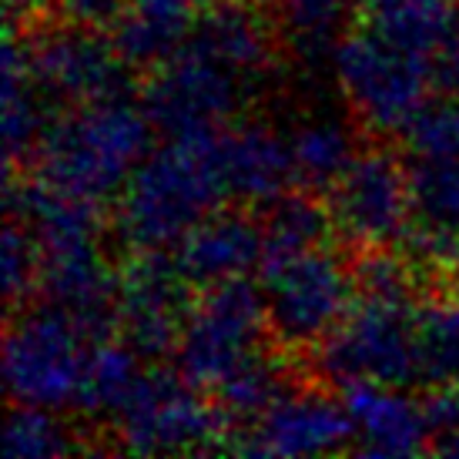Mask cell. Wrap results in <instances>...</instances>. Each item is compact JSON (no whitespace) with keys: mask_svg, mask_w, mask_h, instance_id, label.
I'll return each instance as SVG.
<instances>
[{"mask_svg":"<svg viewBox=\"0 0 459 459\" xmlns=\"http://www.w3.org/2000/svg\"><path fill=\"white\" fill-rule=\"evenodd\" d=\"M152 117L128 98L61 108L48 121L21 175L84 202H111L125 192L134 168L148 158Z\"/></svg>","mask_w":459,"mask_h":459,"instance_id":"1","label":"cell"},{"mask_svg":"<svg viewBox=\"0 0 459 459\" xmlns=\"http://www.w3.org/2000/svg\"><path fill=\"white\" fill-rule=\"evenodd\" d=\"M215 134L218 131L168 134L165 144L152 148L134 168L111 215V229L128 252L171 248L198 221L229 204Z\"/></svg>","mask_w":459,"mask_h":459,"instance_id":"2","label":"cell"},{"mask_svg":"<svg viewBox=\"0 0 459 459\" xmlns=\"http://www.w3.org/2000/svg\"><path fill=\"white\" fill-rule=\"evenodd\" d=\"M332 71L359 128L383 138H403L436 91L426 54L406 51L362 24L342 34Z\"/></svg>","mask_w":459,"mask_h":459,"instance_id":"3","label":"cell"},{"mask_svg":"<svg viewBox=\"0 0 459 459\" xmlns=\"http://www.w3.org/2000/svg\"><path fill=\"white\" fill-rule=\"evenodd\" d=\"M409 302L359 295L342 325L308 352V376L325 385L366 379L383 385H420V322Z\"/></svg>","mask_w":459,"mask_h":459,"instance_id":"4","label":"cell"},{"mask_svg":"<svg viewBox=\"0 0 459 459\" xmlns=\"http://www.w3.org/2000/svg\"><path fill=\"white\" fill-rule=\"evenodd\" d=\"M13 27L24 40L34 84L57 111L77 108V104L128 98L134 91V71L121 61L108 27L88 24L67 13Z\"/></svg>","mask_w":459,"mask_h":459,"instance_id":"5","label":"cell"},{"mask_svg":"<svg viewBox=\"0 0 459 459\" xmlns=\"http://www.w3.org/2000/svg\"><path fill=\"white\" fill-rule=\"evenodd\" d=\"M268 342L262 279L235 275L195 292L175 349V369L192 385L212 393L235 366Z\"/></svg>","mask_w":459,"mask_h":459,"instance_id":"6","label":"cell"},{"mask_svg":"<svg viewBox=\"0 0 459 459\" xmlns=\"http://www.w3.org/2000/svg\"><path fill=\"white\" fill-rule=\"evenodd\" d=\"M91 342L65 308L34 299L7 316L4 383L11 403L44 409L77 406Z\"/></svg>","mask_w":459,"mask_h":459,"instance_id":"7","label":"cell"},{"mask_svg":"<svg viewBox=\"0 0 459 459\" xmlns=\"http://www.w3.org/2000/svg\"><path fill=\"white\" fill-rule=\"evenodd\" d=\"M262 289L268 306V339L289 356H308L325 342L359 299L352 262L332 245L262 275Z\"/></svg>","mask_w":459,"mask_h":459,"instance_id":"8","label":"cell"},{"mask_svg":"<svg viewBox=\"0 0 459 459\" xmlns=\"http://www.w3.org/2000/svg\"><path fill=\"white\" fill-rule=\"evenodd\" d=\"M325 202L339 238L352 248H403L416 225L406 154L389 144H362Z\"/></svg>","mask_w":459,"mask_h":459,"instance_id":"9","label":"cell"},{"mask_svg":"<svg viewBox=\"0 0 459 459\" xmlns=\"http://www.w3.org/2000/svg\"><path fill=\"white\" fill-rule=\"evenodd\" d=\"M252 91L255 84L185 40L165 65L144 74L141 108L165 138L195 134L231 125Z\"/></svg>","mask_w":459,"mask_h":459,"instance_id":"10","label":"cell"},{"mask_svg":"<svg viewBox=\"0 0 459 459\" xmlns=\"http://www.w3.org/2000/svg\"><path fill=\"white\" fill-rule=\"evenodd\" d=\"M231 433L212 393L192 385L178 369L152 362L148 383L134 406L115 426L117 449L125 453H202L221 449Z\"/></svg>","mask_w":459,"mask_h":459,"instance_id":"11","label":"cell"},{"mask_svg":"<svg viewBox=\"0 0 459 459\" xmlns=\"http://www.w3.org/2000/svg\"><path fill=\"white\" fill-rule=\"evenodd\" d=\"M195 292L198 289L185 279L175 252H128L125 265L117 268V335L148 362L175 356Z\"/></svg>","mask_w":459,"mask_h":459,"instance_id":"12","label":"cell"},{"mask_svg":"<svg viewBox=\"0 0 459 459\" xmlns=\"http://www.w3.org/2000/svg\"><path fill=\"white\" fill-rule=\"evenodd\" d=\"M356 446V422L342 395L332 399L322 383H306L279 399L255 422L231 429L225 449L242 456H322Z\"/></svg>","mask_w":459,"mask_h":459,"instance_id":"13","label":"cell"},{"mask_svg":"<svg viewBox=\"0 0 459 459\" xmlns=\"http://www.w3.org/2000/svg\"><path fill=\"white\" fill-rule=\"evenodd\" d=\"M188 44L231 67L255 88L285 48L275 11L268 13L265 0H208L195 13Z\"/></svg>","mask_w":459,"mask_h":459,"instance_id":"14","label":"cell"},{"mask_svg":"<svg viewBox=\"0 0 459 459\" xmlns=\"http://www.w3.org/2000/svg\"><path fill=\"white\" fill-rule=\"evenodd\" d=\"M215 152L229 202L268 208L299 188L292 144H285L265 121H231L218 128Z\"/></svg>","mask_w":459,"mask_h":459,"instance_id":"15","label":"cell"},{"mask_svg":"<svg viewBox=\"0 0 459 459\" xmlns=\"http://www.w3.org/2000/svg\"><path fill=\"white\" fill-rule=\"evenodd\" d=\"M175 258L195 289L248 275L262 262V208L221 204L175 245Z\"/></svg>","mask_w":459,"mask_h":459,"instance_id":"16","label":"cell"},{"mask_svg":"<svg viewBox=\"0 0 459 459\" xmlns=\"http://www.w3.org/2000/svg\"><path fill=\"white\" fill-rule=\"evenodd\" d=\"M349 416L356 422V446L352 453L366 456H412L433 449V426L426 420L422 399L403 395V389L383 383L339 385Z\"/></svg>","mask_w":459,"mask_h":459,"instance_id":"17","label":"cell"},{"mask_svg":"<svg viewBox=\"0 0 459 459\" xmlns=\"http://www.w3.org/2000/svg\"><path fill=\"white\" fill-rule=\"evenodd\" d=\"M339 229L325 195L295 188L281 195L279 202L262 208V262H258V279L281 268L285 262L335 245Z\"/></svg>","mask_w":459,"mask_h":459,"instance_id":"18","label":"cell"},{"mask_svg":"<svg viewBox=\"0 0 459 459\" xmlns=\"http://www.w3.org/2000/svg\"><path fill=\"white\" fill-rule=\"evenodd\" d=\"M51 101L40 94L30 77L24 54V40L17 27H7L4 38V158L7 175H21L30 152L38 148L40 134L48 128Z\"/></svg>","mask_w":459,"mask_h":459,"instance_id":"19","label":"cell"},{"mask_svg":"<svg viewBox=\"0 0 459 459\" xmlns=\"http://www.w3.org/2000/svg\"><path fill=\"white\" fill-rule=\"evenodd\" d=\"M306 383L312 379L295 376V362L289 352H281L279 345H272V349L262 345L212 389V399L225 412L231 429H242Z\"/></svg>","mask_w":459,"mask_h":459,"instance_id":"20","label":"cell"},{"mask_svg":"<svg viewBox=\"0 0 459 459\" xmlns=\"http://www.w3.org/2000/svg\"><path fill=\"white\" fill-rule=\"evenodd\" d=\"M148 372H152V362L138 356L121 335L94 342L88 352L81 393H77V409L117 426L148 383Z\"/></svg>","mask_w":459,"mask_h":459,"instance_id":"21","label":"cell"},{"mask_svg":"<svg viewBox=\"0 0 459 459\" xmlns=\"http://www.w3.org/2000/svg\"><path fill=\"white\" fill-rule=\"evenodd\" d=\"M352 11L362 27L426 57L459 24V0H352Z\"/></svg>","mask_w":459,"mask_h":459,"instance_id":"22","label":"cell"},{"mask_svg":"<svg viewBox=\"0 0 459 459\" xmlns=\"http://www.w3.org/2000/svg\"><path fill=\"white\" fill-rule=\"evenodd\" d=\"M362 131V128H359ZM359 131L342 117H308L292 131V161L299 188L329 195V188L345 175V168L362 152Z\"/></svg>","mask_w":459,"mask_h":459,"instance_id":"23","label":"cell"},{"mask_svg":"<svg viewBox=\"0 0 459 459\" xmlns=\"http://www.w3.org/2000/svg\"><path fill=\"white\" fill-rule=\"evenodd\" d=\"M349 11L352 0H275L285 51H292L295 61L312 71H319L325 61L332 65L349 24Z\"/></svg>","mask_w":459,"mask_h":459,"instance_id":"24","label":"cell"},{"mask_svg":"<svg viewBox=\"0 0 459 459\" xmlns=\"http://www.w3.org/2000/svg\"><path fill=\"white\" fill-rule=\"evenodd\" d=\"M416 225L459 235V148L443 154H406Z\"/></svg>","mask_w":459,"mask_h":459,"instance_id":"25","label":"cell"},{"mask_svg":"<svg viewBox=\"0 0 459 459\" xmlns=\"http://www.w3.org/2000/svg\"><path fill=\"white\" fill-rule=\"evenodd\" d=\"M84 443L74 426L57 416V409L21 406L13 403L4 426V456L7 459H54L81 453Z\"/></svg>","mask_w":459,"mask_h":459,"instance_id":"26","label":"cell"},{"mask_svg":"<svg viewBox=\"0 0 459 459\" xmlns=\"http://www.w3.org/2000/svg\"><path fill=\"white\" fill-rule=\"evenodd\" d=\"M38 275L40 255L34 235L17 215H7V225H4V302H7V316L38 299Z\"/></svg>","mask_w":459,"mask_h":459,"instance_id":"27","label":"cell"},{"mask_svg":"<svg viewBox=\"0 0 459 459\" xmlns=\"http://www.w3.org/2000/svg\"><path fill=\"white\" fill-rule=\"evenodd\" d=\"M429 67H433L436 94L459 98V24L453 27V34L436 48V54L429 57Z\"/></svg>","mask_w":459,"mask_h":459,"instance_id":"28","label":"cell"},{"mask_svg":"<svg viewBox=\"0 0 459 459\" xmlns=\"http://www.w3.org/2000/svg\"><path fill=\"white\" fill-rule=\"evenodd\" d=\"M7 13H11V24L27 27L65 13V0H7Z\"/></svg>","mask_w":459,"mask_h":459,"instance_id":"29","label":"cell"},{"mask_svg":"<svg viewBox=\"0 0 459 459\" xmlns=\"http://www.w3.org/2000/svg\"><path fill=\"white\" fill-rule=\"evenodd\" d=\"M128 7L152 13H171V17H195L202 0H128Z\"/></svg>","mask_w":459,"mask_h":459,"instance_id":"30","label":"cell"},{"mask_svg":"<svg viewBox=\"0 0 459 459\" xmlns=\"http://www.w3.org/2000/svg\"><path fill=\"white\" fill-rule=\"evenodd\" d=\"M433 453H446V456H459V433L443 436V439H436Z\"/></svg>","mask_w":459,"mask_h":459,"instance_id":"31","label":"cell"}]
</instances>
